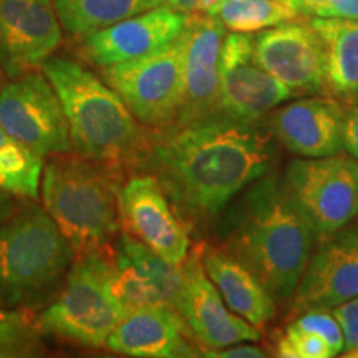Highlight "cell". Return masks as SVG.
<instances>
[{"instance_id":"1","label":"cell","mask_w":358,"mask_h":358,"mask_svg":"<svg viewBox=\"0 0 358 358\" xmlns=\"http://www.w3.org/2000/svg\"><path fill=\"white\" fill-rule=\"evenodd\" d=\"M271 156L268 134L256 122L216 111L158 134L143 163L179 217L198 224L216 217L264 176Z\"/></svg>"},{"instance_id":"25","label":"cell","mask_w":358,"mask_h":358,"mask_svg":"<svg viewBox=\"0 0 358 358\" xmlns=\"http://www.w3.org/2000/svg\"><path fill=\"white\" fill-rule=\"evenodd\" d=\"M226 30L234 34H259L262 30L299 20L302 15L282 0H229L213 13Z\"/></svg>"},{"instance_id":"23","label":"cell","mask_w":358,"mask_h":358,"mask_svg":"<svg viewBox=\"0 0 358 358\" xmlns=\"http://www.w3.org/2000/svg\"><path fill=\"white\" fill-rule=\"evenodd\" d=\"M53 6L66 32L87 37L120 20L166 6V0H53Z\"/></svg>"},{"instance_id":"11","label":"cell","mask_w":358,"mask_h":358,"mask_svg":"<svg viewBox=\"0 0 358 358\" xmlns=\"http://www.w3.org/2000/svg\"><path fill=\"white\" fill-rule=\"evenodd\" d=\"M120 224L146 248L171 264L189 256V231L153 174H138L118 192Z\"/></svg>"},{"instance_id":"27","label":"cell","mask_w":358,"mask_h":358,"mask_svg":"<svg viewBox=\"0 0 358 358\" xmlns=\"http://www.w3.org/2000/svg\"><path fill=\"white\" fill-rule=\"evenodd\" d=\"M277 355L282 358H332L337 353L320 335L290 324L277 343Z\"/></svg>"},{"instance_id":"37","label":"cell","mask_w":358,"mask_h":358,"mask_svg":"<svg viewBox=\"0 0 358 358\" xmlns=\"http://www.w3.org/2000/svg\"><path fill=\"white\" fill-rule=\"evenodd\" d=\"M2 87H3V83H2V73H0V92H2Z\"/></svg>"},{"instance_id":"21","label":"cell","mask_w":358,"mask_h":358,"mask_svg":"<svg viewBox=\"0 0 358 358\" xmlns=\"http://www.w3.org/2000/svg\"><path fill=\"white\" fill-rule=\"evenodd\" d=\"M203 267L232 312L254 327L275 317V301L256 275L224 249L208 248L201 252Z\"/></svg>"},{"instance_id":"10","label":"cell","mask_w":358,"mask_h":358,"mask_svg":"<svg viewBox=\"0 0 358 358\" xmlns=\"http://www.w3.org/2000/svg\"><path fill=\"white\" fill-rule=\"evenodd\" d=\"M295 93L259 64L248 34L224 37L219 58V111L243 122H259Z\"/></svg>"},{"instance_id":"14","label":"cell","mask_w":358,"mask_h":358,"mask_svg":"<svg viewBox=\"0 0 358 358\" xmlns=\"http://www.w3.org/2000/svg\"><path fill=\"white\" fill-rule=\"evenodd\" d=\"M60 42L53 0H0V69L8 78L42 69Z\"/></svg>"},{"instance_id":"31","label":"cell","mask_w":358,"mask_h":358,"mask_svg":"<svg viewBox=\"0 0 358 358\" xmlns=\"http://www.w3.org/2000/svg\"><path fill=\"white\" fill-rule=\"evenodd\" d=\"M204 357H214V358H262L267 353L262 350L261 347L254 345H244V342L234 343V345L219 348V350H208L203 353Z\"/></svg>"},{"instance_id":"5","label":"cell","mask_w":358,"mask_h":358,"mask_svg":"<svg viewBox=\"0 0 358 358\" xmlns=\"http://www.w3.org/2000/svg\"><path fill=\"white\" fill-rule=\"evenodd\" d=\"M75 250L45 208L29 206L0 226V306L35 308L65 284Z\"/></svg>"},{"instance_id":"16","label":"cell","mask_w":358,"mask_h":358,"mask_svg":"<svg viewBox=\"0 0 358 358\" xmlns=\"http://www.w3.org/2000/svg\"><path fill=\"white\" fill-rule=\"evenodd\" d=\"M254 53L294 93H319L327 87L324 43L310 22L292 20L262 30L254 38Z\"/></svg>"},{"instance_id":"28","label":"cell","mask_w":358,"mask_h":358,"mask_svg":"<svg viewBox=\"0 0 358 358\" xmlns=\"http://www.w3.org/2000/svg\"><path fill=\"white\" fill-rule=\"evenodd\" d=\"M292 325L297 329L307 330V332H313L320 335L322 338L334 348L335 353L343 352V332L340 329L338 320L335 319L332 310L329 308H308L303 310V313L297 320L292 322Z\"/></svg>"},{"instance_id":"12","label":"cell","mask_w":358,"mask_h":358,"mask_svg":"<svg viewBox=\"0 0 358 358\" xmlns=\"http://www.w3.org/2000/svg\"><path fill=\"white\" fill-rule=\"evenodd\" d=\"M105 272L115 297L129 312L143 306L174 307L182 279V264H171L122 232L116 245L105 250Z\"/></svg>"},{"instance_id":"22","label":"cell","mask_w":358,"mask_h":358,"mask_svg":"<svg viewBox=\"0 0 358 358\" xmlns=\"http://www.w3.org/2000/svg\"><path fill=\"white\" fill-rule=\"evenodd\" d=\"M325 52L327 85L340 95L358 93V22L313 17Z\"/></svg>"},{"instance_id":"3","label":"cell","mask_w":358,"mask_h":358,"mask_svg":"<svg viewBox=\"0 0 358 358\" xmlns=\"http://www.w3.org/2000/svg\"><path fill=\"white\" fill-rule=\"evenodd\" d=\"M42 71L64 106L75 155L116 171L143 161L146 134L105 80L65 57H50Z\"/></svg>"},{"instance_id":"13","label":"cell","mask_w":358,"mask_h":358,"mask_svg":"<svg viewBox=\"0 0 358 358\" xmlns=\"http://www.w3.org/2000/svg\"><path fill=\"white\" fill-rule=\"evenodd\" d=\"M174 308L181 313L196 342L208 350L257 342V327L227 307L216 285L206 274L201 252L194 250L182 262V279Z\"/></svg>"},{"instance_id":"8","label":"cell","mask_w":358,"mask_h":358,"mask_svg":"<svg viewBox=\"0 0 358 358\" xmlns=\"http://www.w3.org/2000/svg\"><path fill=\"white\" fill-rule=\"evenodd\" d=\"M284 187L317 234L348 226L358 216V159L350 155L295 159Z\"/></svg>"},{"instance_id":"36","label":"cell","mask_w":358,"mask_h":358,"mask_svg":"<svg viewBox=\"0 0 358 358\" xmlns=\"http://www.w3.org/2000/svg\"><path fill=\"white\" fill-rule=\"evenodd\" d=\"M282 2H285V3H290V6H294L295 7V0H282ZM297 8V7H295Z\"/></svg>"},{"instance_id":"32","label":"cell","mask_w":358,"mask_h":358,"mask_svg":"<svg viewBox=\"0 0 358 358\" xmlns=\"http://www.w3.org/2000/svg\"><path fill=\"white\" fill-rule=\"evenodd\" d=\"M343 150L347 155L353 156L358 159V108L352 110L350 113L345 115L343 120V133H342Z\"/></svg>"},{"instance_id":"17","label":"cell","mask_w":358,"mask_h":358,"mask_svg":"<svg viewBox=\"0 0 358 358\" xmlns=\"http://www.w3.org/2000/svg\"><path fill=\"white\" fill-rule=\"evenodd\" d=\"M191 15L169 6L138 13L83 37V55L101 69L151 55L181 37Z\"/></svg>"},{"instance_id":"7","label":"cell","mask_w":358,"mask_h":358,"mask_svg":"<svg viewBox=\"0 0 358 358\" xmlns=\"http://www.w3.org/2000/svg\"><path fill=\"white\" fill-rule=\"evenodd\" d=\"M182 48L181 35L151 55L103 66V80L148 128H169L178 120L185 98Z\"/></svg>"},{"instance_id":"20","label":"cell","mask_w":358,"mask_h":358,"mask_svg":"<svg viewBox=\"0 0 358 358\" xmlns=\"http://www.w3.org/2000/svg\"><path fill=\"white\" fill-rule=\"evenodd\" d=\"M342 106L332 98H303L282 106L272 115L277 140L301 158H324L343 151Z\"/></svg>"},{"instance_id":"30","label":"cell","mask_w":358,"mask_h":358,"mask_svg":"<svg viewBox=\"0 0 358 358\" xmlns=\"http://www.w3.org/2000/svg\"><path fill=\"white\" fill-rule=\"evenodd\" d=\"M330 310L338 320L343 332V343H345L343 352L358 350V295Z\"/></svg>"},{"instance_id":"19","label":"cell","mask_w":358,"mask_h":358,"mask_svg":"<svg viewBox=\"0 0 358 358\" xmlns=\"http://www.w3.org/2000/svg\"><path fill=\"white\" fill-rule=\"evenodd\" d=\"M192 334L185 319L171 306H143L124 317L106 340V348L136 358L196 357Z\"/></svg>"},{"instance_id":"4","label":"cell","mask_w":358,"mask_h":358,"mask_svg":"<svg viewBox=\"0 0 358 358\" xmlns=\"http://www.w3.org/2000/svg\"><path fill=\"white\" fill-rule=\"evenodd\" d=\"M120 174L82 156H58L43 168L42 203L75 257L108 249L120 229Z\"/></svg>"},{"instance_id":"29","label":"cell","mask_w":358,"mask_h":358,"mask_svg":"<svg viewBox=\"0 0 358 358\" xmlns=\"http://www.w3.org/2000/svg\"><path fill=\"white\" fill-rule=\"evenodd\" d=\"M295 7L310 17L358 22V0H295Z\"/></svg>"},{"instance_id":"34","label":"cell","mask_w":358,"mask_h":358,"mask_svg":"<svg viewBox=\"0 0 358 358\" xmlns=\"http://www.w3.org/2000/svg\"><path fill=\"white\" fill-rule=\"evenodd\" d=\"M226 2H229V0H198L194 13H208V15H213Z\"/></svg>"},{"instance_id":"26","label":"cell","mask_w":358,"mask_h":358,"mask_svg":"<svg viewBox=\"0 0 358 358\" xmlns=\"http://www.w3.org/2000/svg\"><path fill=\"white\" fill-rule=\"evenodd\" d=\"M40 330L29 315L0 306V358L37 357L42 353Z\"/></svg>"},{"instance_id":"33","label":"cell","mask_w":358,"mask_h":358,"mask_svg":"<svg viewBox=\"0 0 358 358\" xmlns=\"http://www.w3.org/2000/svg\"><path fill=\"white\" fill-rule=\"evenodd\" d=\"M13 213H15V209H13L12 194L0 189V226L6 221H8Z\"/></svg>"},{"instance_id":"24","label":"cell","mask_w":358,"mask_h":358,"mask_svg":"<svg viewBox=\"0 0 358 358\" xmlns=\"http://www.w3.org/2000/svg\"><path fill=\"white\" fill-rule=\"evenodd\" d=\"M43 176V156L0 128V189L37 199Z\"/></svg>"},{"instance_id":"15","label":"cell","mask_w":358,"mask_h":358,"mask_svg":"<svg viewBox=\"0 0 358 358\" xmlns=\"http://www.w3.org/2000/svg\"><path fill=\"white\" fill-rule=\"evenodd\" d=\"M294 299L299 308H334L358 295V227L320 234Z\"/></svg>"},{"instance_id":"18","label":"cell","mask_w":358,"mask_h":358,"mask_svg":"<svg viewBox=\"0 0 358 358\" xmlns=\"http://www.w3.org/2000/svg\"><path fill=\"white\" fill-rule=\"evenodd\" d=\"M226 27L208 13H192L182 38L185 98L174 124H182L219 111V58Z\"/></svg>"},{"instance_id":"6","label":"cell","mask_w":358,"mask_h":358,"mask_svg":"<svg viewBox=\"0 0 358 358\" xmlns=\"http://www.w3.org/2000/svg\"><path fill=\"white\" fill-rule=\"evenodd\" d=\"M64 287L37 320L42 335L88 348L106 340L124 317V307L111 292L105 272V249L77 256Z\"/></svg>"},{"instance_id":"2","label":"cell","mask_w":358,"mask_h":358,"mask_svg":"<svg viewBox=\"0 0 358 358\" xmlns=\"http://www.w3.org/2000/svg\"><path fill=\"white\" fill-rule=\"evenodd\" d=\"M227 252L256 275L274 301L294 299L317 232L290 201L284 182L259 178L224 221Z\"/></svg>"},{"instance_id":"9","label":"cell","mask_w":358,"mask_h":358,"mask_svg":"<svg viewBox=\"0 0 358 358\" xmlns=\"http://www.w3.org/2000/svg\"><path fill=\"white\" fill-rule=\"evenodd\" d=\"M0 128L40 156L71 150L64 106L43 71H30L2 87Z\"/></svg>"},{"instance_id":"35","label":"cell","mask_w":358,"mask_h":358,"mask_svg":"<svg viewBox=\"0 0 358 358\" xmlns=\"http://www.w3.org/2000/svg\"><path fill=\"white\" fill-rule=\"evenodd\" d=\"M196 3H198V0H166V6L186 13H194Z\"/></svg>"}]
</instances>
